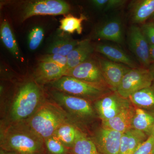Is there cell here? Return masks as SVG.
<instances>
[{
	"label": "cell",
	"mask_w": 154,
	"mask_h": 154,
	"mask_svg": "<svg viewBox=\"0 0 154 154\" xmlns=\"http://www.w3.org/2000/svg\"><path fill=\"white\" fill-rule=\"evenodd\" d=\"M1 149L19 154H45L44 140L24 122L1 125Z\"/></svg>",
	"instance_id": "1"
},
{
	"label": "cell",
	"mask_w": 154,
	"mask_h": 154,
	"mask_svg": "<svg viewBox=\"0 0 154 154\" xmlns=\"http://www.w3.org/2000/svg\"><path fill=\"white\" fill-rule=\"evenodd\" d=\"M43 92L35 82L22 85L9 105L6 123H20L27 121L44 101Z\"/></svg>",
	"instance_id": "2"
},
{
	"label": "cell",
	"mask_w": 154,
	"mask_h": 154,
	"mask_svg": "<svg viewBox=\"0 0 154 154\" xmlns=\"http://www.w3.org/2000/svg\"><path fill=\"white\" fill-rule=\"evenodd\" d=\"M69 121L72 122L59 105L54 101L45 99L35 113L23 122L45 140L53 136L62 124Z\"/></svg>",
	"instance_id": "3"
},
{
	"label": "cell",
	"mask_w": 154,
	"mask_h": 154,
	"mask_svg": "<svg viewBox=\"0 0 154 154\" xmlns=\"http://www.w3.org/2000/svg\"><path fill=\"white\" fill-rule=\"evenodd\" d=\"M50 95L53 101L63 109L73 123L79 125L91 123L98 117L94 106L86 99L71 96L53 89Z\"/></svg>",
	"instance_id": "4"
},
{
	"label": "cell",
	"mask_w": 154,
	"mask_h": 154,
	"mask_svg": "<svg viewBox=\"0 0 154 154\" xmlns=\"http://www.w3.org/2000/svg\"><path fill=\"white\" fill-rule=\"evenodd\" d=\"M50 84L53 89L91 102H95L101 97L113 92L109 88L67 76H63Z\"/></svg>",
	"instance_id": "5"
},
{
	"label": "cell",
	"mask_w": 154,
	"mask_h": 154,
	"mask_svg": "<svg viewBox=\"0 0 154 154\" xmlns=\"http://www.w3.org/2000/svg\"><path fill=\"white\" fill-rule=\"evenodd\" d=\"M153 82L148 68L140 66L131 69L123 77L116 92L128 99L134 93L151 85Z\"/></svg>",
	"instance_id": "6"
},
{
	"label": "cell",
	"mask_w": 154,
	"mask_h": 154,
	"mask_svg": "<svg viewBox=\"0 0 154 154\" xmlns=\"http://www.w3.org/2000/svg\"><path fill=\"white\" fill-rule=\"evenodd\" d=\"M132 105L129 99L116 91L112 92L94 102V107L101 121L113 118Z\"/></svg>",
	"instance_id": "7"
},
{
	"label": "cell",
	"mask_w": 154,
	"mask_h": 154,
	"mask_svg": "<svg viewBox=\"0 0 154 154\" xmlns=\"http://www.w3.org/2000/svg\"><path fill=\"white\" fill-rule=\"evenodd\" d=\"M64 76L109 88L104 79L97 57H91L78 66L66 71Z\"/></svg>",
	"instance_id": "8"
},
{
	"label": "cell",
	"mask_w": 154,
	"mask_h": 154,
	"mask_svg": "<svg viewBox=\"0 0 154 154\" xmlns=\"http://www.w3.org/2000/svg\"><path fill=\"white\" fill-rule=\"evenodd\" d=\"M69 5L60 0H42L31 2L24 9L22 20L35 16L65 15L69 11Z\"/></svg>",
	"instance_id": "9"
},
{
	"label": "cell",
	"mask_w": 154,
	"mask_h": 154,
	"mask_svg": "<svg viewBox=\"0 0 154 154\" xmlns=\"http://www.w3.org/2000/svg\"><path fill=\"white\" fill-rule=\"evenodd\" d=\"M128 44L130 49L137 59L141 66L148 68L150 65V45L140 27L131 25L128 32Z\"/></svg>",
	"instance_id": "10"
},
{
	"label": "cell",
	"mask_w": 154,
	"mask_h": 154,
	"mask_svg": "<svg viewBox=\"0 0 154 154\" xmlns=\"http://www.w3.org/2000/svg\"><path fill=\"white\" fill-rule=\"evenodd\" d=\"M122 135L121 133L101 127L91 138L101 154H119Z\"/></svg>",
	"instance_id": "11"
},
{
	"label": "cell",
	"mask_w": 154,
	"mask_h": 154,
	"mask_svg": "<svg viewBox=\"0 0 154 154\" xmlns=\"http://www.w3.org/2000/svg\"><path fill=\"white\" fill-rule=\"evenodd\" d=\"M102 73L107 86L113 92L117 91L125 75L131 69L105 57L97 56Z\"/></svg>",
	"instance_id": "12"
},
{
	"label": "cell",
	"mask_w": 154,
	"mask_h": 154,
	"mask_svg": "<svg viewBox=\"0 0 154 154\" xmlns=\"http://www.w3.org/2000/svg\"><path fill=\"white\" fill-rule=\"evenodd\" d=\"M95 34L99 39L122 44L124 36L121 20L115 17L107 20L97 28Z\"/></svg>",
	"instance_id": "13"
},
{
	"label": "cell",
	"mask_w": 154,
	"mask_h": 154,
	"mask_svg": "<svg viewBox=\"0 0 154 154\" xmlns=\"http://www.w3.org/2000/svg\"><path fill=\"white\" fill-rule=\"evenodd\" d=\"M66 69L52 63L40 62L34 74L35 82L45 85L57 81L64 76Z\"/></svg>",
	"instance_id": "14"
},
{
	"label": "cell",
	"mask_w": 154,
	"mask_h": 154,
	"mask_svg": "<svg viewBox=\"0 0 154 154\" xmlns=\"http://www.w3.org/2000/svg\"><path fill=\"white\" fill-rule=\"evenodd\" d=\"M95 51L101 54L109 60L122 64L131 69L138 67L129 55L119 47L108 43H100L95 46Z\"/></svg>",
	"instance_id": "15"
},
{
	"label": "cell",
	"mask_w": 154,
	"mask_h": 154,
	"mask_svg": "<svg viewBox=\"0 0 154 154\" xmlns=\"http://www.w3.org/2000/svg\"><path fill=\"white\" fill-rule=\"evenodd\" d=\"M129 13L133 25H143L154 15V0L131 1Z\"/></svg>",
	"instance_id": "16"
},
{
	"label": "cell",
	"mask_w": 154,
	"mask_h": 154,
	"mask_svg": "<svg viewBox=\"0 0 154 154\" xmlns=\"http://www.w3.org/2000/svg\"><path fill=\"white\" fill-rule=\"evenodd\" d=\"M134 112V107L131 105L113 118L102 121V127L105 129L123 133L131 129V122Z\"/></svg>",
	"instance_id": "17"
},
{
	"label": "cell",
	"mask_w": 154,
	"mask_h": 154,
	"mask_svg": "<svg viewBox=\"0 0 154 154\" xmlns=\"http://www.w3.org/2000/svg\"><path fill=\"white\" fill-rule=\"evenodd\" d=\"M95 51V46L92 45L90 39L80 41V43L66 57L67 71L75 67L88 60Z\"/></svg>",
	"instance_id": "18"
},
{
	"label": "cell",
	"mask_w": 154,
	"mask_h": 154,
	"mask_svg": "<svg viewBox=\"0 0 154 154\" xmlns=\"http://www.w3.org/2000/svg\"><path fill=\"white\" fill-rule=\"evenodd\" d=\"M149 137L144 133L134 129L122 135L119 154H133L139 146Z\"/></svg>",
	"instance_id": "19"
},
{
	"label": "cell",
	"mask_w": 154,
	"mask_h": 154,
	"mask_svg": "<svg viewBox=\"0 0 154 154\" xmlns=\"http://www.w3.org/2000/svg\"><path fill=\"white\" fill-rule=\"evenodd\" d=\"M154 126V112L134 107L131 128L144 133L149 136Z\"/></svg>",
	"instance_id": "20"
},
{
	"label": "cell",
	"mask_w": 154,
	"mask_h": 154,
	"mask_svg": "<svg viewBox=\"0 0 154 154\" xmlns=\"http://www.w3.org/2000/svg\"><path fill=\"white\" fill-rule=\"evenodd\" d=\"M128 99L134 107L154 112V81L151 85L134 93Z\"/></svg>",
	"instance_id": "21"
},
{
	"label": "cell",
	"mask_w": 154,
	"mask_h": 154,
	"mask_svg": "<svg viewBox=\"0 0 154 154\" xmlns=\"http://www.w3.org/2000/svg\"><path fill=\"white\" fill-rule=\"evenodd\" d=\"M81 130H82L72 122H67L57 129L54 135L66 147L70 149L73 146Z\"/></svg>",
	"instance_id": "22"
},
{
	"label": "cell",
	"mask_w": 154,
	"mask_h": 154,
	"mask_svg": "<svg viewBox=\"0 0 154 154\" xmlns=\"http://www.w3.org/2000/svg\"><path fill=\"white\" fill-rule=\"evenodd\" d=\"M69 152L71 154H101L91 138L81 130Z\"/></svg>",
	"instance_id": "23"
},
{
	"label": "cell",
	"mask_w": 154,
	"mask_h": 154,
	"mask_svg": "<svg viewBox=\"0 0 154 154\" xmlns=\"http://www.w3.org/2000/svg\"><path fill=\"white\" fill-rule=\"evenodd\" d=\"M80 41L69 37L57 38L48 48V54H57L67 57L80 43Z\"/></svg>",
	"instance_id": "24"
},
{
	"label": "cell",
	"mask_w": 154,
	"mask_h": 154,
	"mask_svg": "<svg viewBox=\"0 0 154 154\" xmlns=\"http://www.w3.org/2000/svg\"><path fill=\"white\" fill-rule=\"evenodd\" d=\"M0 35L1 40L6 48L15 57L20 58V51L17 40L7 20H4L1 24Z\"/></svg>",
	"instance_id": "25"
},
{
	"label": "cell",
	"mask_w": 154,
	"mask_h": 154,
	"mask_svg": "<svg viewBox=\"0 0 154 154\" xmlns=\"http://www.w3.org/2000/svg\"><path fill=\"white\" fill-rule=\"evenodd\" d=\"M86 19L83 15H81L79 18H77L69 14L60 20V30L69 33H73L76 31L78 34H81L83 30L82 23Z\"/></svg>",
	"instance_id": "26"
},
{
	"label": "cell",
	"mask_w": 154,
	"mask_h": 154,
	"mask_svg": "<svg viewBox=\"0 0 154 154\" xmlns=\"http://www.w3.org/2000/svg\"><path fill=\"white\" fill-rule=\"evenodd\" d=\"M45 148L50 154H69V149L66 147L54 135L44 140Z\"/></svg>",
	"instance_id": "27"
},
{
	"label": "cell",
	"mask_w": 154,
	"mask_h": 154,
	"mask_svg": "<svg viewBox=\"0 0 154 154\" xmlns=\"http://www.w3.org/2000/svg\"><path fill=\"white\" fill-rule=\"evenodd\" d=\"M44 32L41 27H36L30 31L28 37V45L31 51L36 50L43 40Z\"/></svg>",
	"instance_id": "28"
},
{
	"label": "cell",
	"mask_w": 154,
	"mask_h": 154,
	"mask_svg": "<svg viewBox=\"0 0 154 154\" xmlns=\"http://www.w3.org/2000/svg\"><path fill=\"white\" fill-rule=\"evenodd\" d=\"M39 60V62H46L56 64L66 69L67 71V59L66 57L57 54H47L42 57Z\"/></svg>",
	"instance_id": "29"
},
{
	"label": "cell",
	"mask_w": 154,
	"mask_h": 154,
	"mask_svg": "<svg viewBox=\"0 0 154 154\" xmlns=\"http://www.w3.org/2000/svg\"><path fill=\"white\" fill-rule=\"evenodd\" d=\"M154 152V137L150 135L141 143L133 154H152Z\"/></svg>",
	"instance_id": "30"
},
{
	"label": "cell",
	"mask_w": 154,
	"mask_h": 154,
	"mask_svg": "<svg viewBox=\"0 0 154 154\" xmlns=\"http://www.w3.org/2000/svg\"><path fill=\"white\" fill-rule=\"evenodd\" d=\"M140 27L149 45H154V23L147 22Z\"/></svg>",
	"instance_id": "31"
},
{
	"label": "cell",
	"mask_w": 154,
	"mask_h": 154,
	"mask_svg": "<svg viewBox=\"0 0 154 154\" xmlns=\"http://www.w3.org/2000/svg\"><path fill=\"white\" fill-rule=\"evenodd\" d=\"M125 0H108L104 12L112 11L122 7L126 3Z\"/></svg>",
	"instance_id": "32"
},
{
	"label": "cell",
	"mask_w": 154,
	"mask_h": 154,
	"mask_svg": "<svg viewBox=\"0 0 154 154\" xmlns=\"http://www.w3.org/2000/svg\"><path fill=\"white\" fill-rule=\"evenodd\" d=\"M108 2V0H93L91 1L94 7L99 10L104 11Z\"/></svg>",
	"instance_id": "33"
},
{
	"label": "cell",
	"mask_w": 154,
	"mask_h": 154,
	"mask_svg": "<svg viewBox=\"0 0 154 154\" xmlns=\"http://www.w3.org/2000/svg\"><path fill=\"white\" fill-rule=\"evenodd\" d=\"M149 53L151 63H154V45H150Z\"/></svg>",
	"instance_id": "34"
},
{
	"label": "cell",
	"mask_w": 154,
	"mask_h": 154,
	"mask_svg": "<svg viewBox=\"0 0 154 154\" xmlns=\"http://www.w3.org/2000/svg\"><path fill=\"white\" fill-rule=\"evenodd\" d=\"M0 154H19L16 152L8 151L5 150L1 149L0 150Z\"/></svg>",
	"instance_id": "35"
},
{
	"label": "cell",
	"mask_w": 154,
	"mask_h": 154,
	"mask_svg": "<svg viewBox=\"0 0 154 154\" xmlns=\"http://www.w3.org/2000/svg\"><path fill=\"white\" fill-rule=\"evenodd\" d=\"M148 69L151 72L154 81V63H152L149 66Z\"/></svg>",
	"instance_id": "36"
},
{
	"label": "cell",
	"mask_w": 154,
	"mask_h": 154,
	"mask_svg": "<svg viewBox=\"0 0 154 154\" xmlns=\"http://www.w3.org/2000/svg\"><path fill=\"white\" fill-rule=\"evenodd\" d=\"M152 22V23H154V15L152 16V17L149 20L148 22Z\"/></svg>",
	"instance_id": "37"
},
{
	"label": "cell",
	"mask_w": 154,
	"mask_h": 154,
	"mask_svg": "<svg viewBox=\"0 0 154 154\" xmlns=\"http://www.w3.org/2000/svg\"><path fill=\"white\" fill-rule=\"evenodd\" d=\"M151 135H152L154 137V126L152 130L151 134Z\"/></svg>",
	"instance_id": "38"
},
{
	"label": "cell",
	"mask_w": 154,
	"mask_h": 154,
	"mask_svg": "<svg viewBox=\"0 0 154 154\" xmlns=\"http://www.w3.org/2000/svg\"><path fill=\"white\" fill-rule=\"evenodd\" d=\"M152 154H154V152H153V153Z\"/></svg>",
	"instance_id": "39"
},
{
	"label": "cell",
	"mask_w": 154,
	"mask_h": 154,
	"mask_svg": "<svg viewBox=\"0 0 154 154\" xmlns=\"http://www.w3.org/2000/svg\"><path fill=\"white\" fill-rule=\"evenodd\" d=\"M69 154H71V153H69Z\"/></svg>",
	"instance_id": "40"
}]
</instances>
